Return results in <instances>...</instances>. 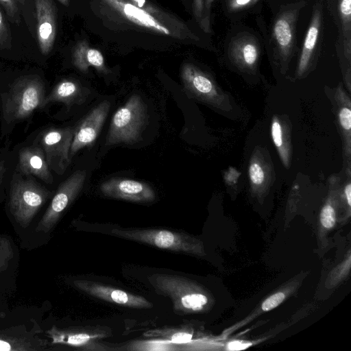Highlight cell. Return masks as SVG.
Returning <instances> with one entry per match:
<instances>
[{
	"label": "cell",
	"instance_id": "obj_1",
	"mask_svg": "<svg viewBox=\"0 0 351 351\" xmlns=\"http://www.w3.org/2000/svg\"><path fill=\"white\" fill-rule=\"evenodd\" d=\"M47 94L45 81L38 73L20 75L0 86L1 137L10 134L16 125L40 109Z\"/></svg>",
	"mask_w": 351,
	"mask_h": 351
},
{
	"label": "cell",
	"instance_id": "obj_2",
	"mask_svg": "<svg viewBox=\"0 0 351 351\" xmlns=\"http://www.w3.org/2000/svg\"><path fill=\"white\" fill-rule=\"evenodd\" d=\"M32 176L14 171L7 194L8 208L18 224L27 227L53 192Z\"/></svg>",
	"mask_w": 351,
	"mask_h": 351
},
{
	"label": "cell",
	"instance_id": "obj_3",
	"mask_svg": "<svg viewBox=\"0 0 351 351\" xmlns=\"http://www.w3.org/2000/svg\"><path fill=\"white\" fill-rule=\"evenodd\" d=\"M147 278L157 293L170 299L177 314L201 312L208 303L205 291L187 278L176 274H155Z\"/></svg>",
	"mask_w": 351,
	"mask_h": 351
},
{
	"label": "cell",
	"instance_id": "obj_4",
	"mask_svg": "<svg viewBox=\"0 0 351 351\" xmlns=\"http://www.w3.org/2000/svg\"><path fill=\"white\" fill-rule=\"evenodd\" d=\"M114 237L178 253L203 256L201 241L185 232L159 228H115Z\"/></svg>",
	"mask_w": 351,
	"mask_h": 351
},
{
	"label": "cell",
	"instance_id": "obj_5",
	"mask_svg": "<svg viewBox=\"0 0 351 351\" xmlns=\"http://www.w3.org/2000/svg\"><path fill=\"white\" fill-rule=\"evenodd\" d=\"M148 119L147 107L142 97L132 95L113 115L106 145L134 144L141 141Z\"/></svg>",
	"mask_w": 351,
	"mask_h": 351
},
{
	"label": "cell",
	"instance_id": "obj_6",
	"mask_svg": "<svg viewBox=\"0 0 351 351\" xmlns=\"http://www.w3.org/2000/svg\"><path fill=\"white\" fill-rule=\"evenodd\" d=\"M74 128H45L33 138L42 147L51 171L62 175L71 163L69 156Z\"/></svg>",
	"mask_w": 351,
	"mask_h": 351
},
{
	"label": "cell",
	"instance_id": "obj_7",
	"mask_svg": "<svg viewBox=\"0 0 351 351\" xmlns=\"http://www.w3.org/2000/svg\"><path fill=\"white\" fill-rule=\"evenodd\" d=\"M86 176L85 170H77L59 185L45 213L37 224L36 232L47 233L52 230L63 213L82 191Z\"/></svg>",
	"mask_w": 351,
	"mask_h": 351
},
{
	"label": "cell",
	"instance_id": "obj_8",
	"mask_svg": "<svg viewBox=\"0 0 351 351\" xmlns=\"http://www.w3.org/2000/svg\"><path fill=\"white\" fill-rule=\"evenodd\" d=\"M51 344L68 346L82 350H108L99 341L108 337L107 329L102 327L85 326L59 328L53 326L47 332Z\"/></svg>",
	"mask_w": 351,
	"mask_h": 351
},
{
	"label": "cell",
	"instance_id": "obj_9",
	"mask_svg": "<svg viewBox=\"0 0 351 351\" xmlns=\"http://www.w3.org/2000/svg\"><path fill=\"white\" fill-rule=\"evenodd\" d=\"M73 285L86 294L107 302L133 308H152L153 304L142 295L88 280H74Z\"/></svg>",
	"mask_w": 351,
	"mask_h": 351
},
{
	"label": "cell",
	"instance_id": "obj_10",
	"mask_svg": "<svg viewBox=\"0 0 351 351\" xmlns=\"http://www.w3.org/2000/svg\"><path fill=\"white\" fill-rule=\"evenodd\" d=\"M16 162L14 171L32 176L46 184L53 183V176L40 145L34 139L15 147Z\"/></svg>",
	"mask_w": 351,
	"mask_h": 351
},
{
	"label": "cell",
	"instance_id": "obj_11",
	"mask_svg": "<svg viewBox=\"0 0 351 351\" xmlns=\"http://www.w3.org/2000/svg\"><path fill=\"white\" fill-rule=\"evenodd\" d=\"M110 104L104 101L93 108L75 128L69 156L90 147L97 138L110 110Z\"/></svg>",
	"mask_w": 351,
	"mask_h": 351
},
{
	"label": "cell",
	"instance_id": "obj_12",
	"mask_svg": "<svg viewBox=\"0 0 351 351\" xmlns=\"http://www.w3.org/2000/svg\"><path fill=\"white\" fill-rule=\"evenodd\" d=\"M100 191L106 197L132 202L146 203L156 199L155 192L148 184L121 178H112L104 182Z\"/></svg>",
	"mask_w": 351,
	"mask_h": 351
},
{
	"label": "cell",
	"instance_id": "obj_13",
	"mask_svg": "<svg viewBox=\"0 0 351 351\" xmlns=\"http://www.w3.org/2000/svg\"><path fill=\"white\" fill-rule=\"evenodd\" d=\"M36 14V35L43 55L52 50L56 36V8L53 0H34Z\"/></svg>",
	"mask_w": 351,
	"mask_h": 351
},
{
	"label": "cell",
	"instance_id": "obj_14",
	"mask_svg": "<svg viewBox=\"0 0 351 351\" xmlns=\"http://www.w3.org/2000/svg\"><path fill=\"white\" fill-rule=\"evenodd\" d=\"M51 344L25 326L0 330V351H42L49 350Z\"/></svg>",
	"mask_w": 351,
	"mask_h": 351
},
{
	"label": "cell",
	"instance_id": "obj_15",
	"mask_svg": "<svg viewBox=\"0 0 351 351\" xmlns=\"http://www.w3.org/2000/svg\"><path fill=\"white\" fill-rule=\"evenodd\" d=\"M181 77L184 90L190 95L206 100H212L217 95L211 80L193 65L185 64Z\"/></svg>",
	"mask_w": 351,
	"mask_h": 351
},
{
	"label": "cell",
	"instance_id": "obj_16",
	"mask_svg": "<svg viewBox=\"0 0 351 351\" xmlns=\"http://www.w3.org/2000/svg\"><path fill=\"white\" fill-rule=\"evenodd\" d=\"M117 10L125 18L134 23L151 29L165 35H169V29L161 24L146 10L122 0H105Z\"/></svg>",
	"mask_w": 351,
	"mask_h": 351
},
{
	"label": "cell",
	"instance_id": "obj_17",
	"mask_svg": "<svg viewBox=\"0 0 351 351\" xmlns=\"http://www.w3.org/2000/svg\"><path fill=\"white\" fill-rule=\"evenodd\" d=\"M84 88L75 81L64 79L58 82L45 97L40 109H44L51 103H62L66 107L84 101Z\"/></svg>",
	"mask_w": 351,
	"mask_h": 351
},
{
	"label": "cell",
	"instance_id": "obj_18",
	"mask_svg": "<svg viewBox=\"0 0 351 351\" xmlns=\"http://www.w3.org/2000/svg\"><path fill=\"white\" fill-rule=\"evenodd\" d=\"M73 64L82 72H86L90 66H93L100 72L108 73L101 52L89 48L83 43L78 44L73 51Z\"/></svg>",
	"mask_w": 351,
	"mask_h": 351
},
{
	"label": "cell",
	"instance_id": "obj_19",
	"mask_svg": "<svg viewBox=\"0 0 351 351\" xmlns=\"http://www.w3.org/2000/svg\"><path fill=\"white\" fill-rule=\"evenodd\" d=\"M230 50L232 58L242 66L252 67L258 60V45L251 38L245 37L235 40Z\"/></svg>",
	"mask_w": 351,
	"mask_h": 351
},
{
	"label": "cell",
	"instance_id": "obj_20",
	"mask_svg": "<svg viewBox=\"0 0 351 351\" xmlns=\"http://www.w3.org/2000/svg\"><path fill=\"white\" fill-rule=\"evenodd\" d=\"M145 335L180 345L190 343L193 338V330L188 325L156 328L146 332Z\"/></svg>",
	"mask_w": 351,
	"mask_h": 351
},
{
	"label": "cell",
	"instance_id": "obj_21",
	"mask_svg": "<svg viewBox=\"0 0 351 351\" xmlns=\"http://www.w3.org/2000/svg\"><path fill=\"white\" fill-rule=\"evenodd\" d=\"M16 162L15 147L10 149L8 143L0 149V197L7 196Z\"/></svg>",
	"mask_w": 351,
	"mask_h": 351
},
{
	"label": "cell",
	"instance_id": "obj_22",
	"mask_svg": "<svg viewBox=\"0 0 351 351\" xmlns=\"http://www.w3.org/2000/svg\"><path fill=\"white\" fill-rule=\"evenodd\" d=\"M320 27V15L315 12L306 33L300 61L298 73L302 74L306 69L317 41Z\"/></svg>",
	"mask_w": 351,
	"mask_h": 351
},
{
	"label": "cell",
	"instance_id": "obj_23",
	"mask_svg": "<svg viewBox=\"0 0 351 351\" xmlns=\"http://www.w3.org/2000/svg\"><path fill=\"white\" fill-rule=\"evenodd\" d=\"M274 36L280 51L287 54L293 44V29L292 19L287 14L279 17L274 25Z\"/></svg>",
	"mask_w": 351,
	"mask_h": 351
},
{
	"label": "cell",
	"instance_id": "obj_24",
	"mask_svg": "<svg viewBox=\"0 0 351 351\" xmlns=\"http://www.w3.org/2000/svg\"><path fill=\"white\" fill-rule=\"evenodd\" d=\"M0 4L5 10L8 16L12 22L19 24L25 0H0Z\"/></svg>",
	"mask_w": 351,
	"mask_h": 351
},
{
	"label": "cell",
	"instance_id": "obj_25",
	"mask_svg": "<svg viewBox=\"0 0 351 351\" xmlns=\"http://www.w3.org/2000/svg\"><path fill=\"white\" fill-rule=\"evenodd\" d=\"M271 137L277 147L280 157L285 164L288 162V156L283 147L282 129L280 123L276 119H274L271 128Z\"/></svg>",
	"mask_w": 351,
	"mask_h": 351
},
{
	"label": "cell",
	"instance_id": "obj_26",
	"mask_svg": "<svg viewBox=\"0 0 351 351\" xmlns=\"http://www.w3.org/2000/svg\"><path fill=\"white\" fill-rule=\"evenodd\" d=\"M14 250L10 240L0 234V271L5 270L13 258Z\"/></svg>",
	"mask_w": 351,
	"mask_h": 351
},
{
	"label": "cell",
	"instance_id": "obj_27",
	"mask_svg": "<svg viewBox=\"0 0 351 351\" xmlns=\"http://www.w3.org/2000/svg\"><path fill=\"white\" fill-rule=\"evenodd\" d=\"M320 223L326 230H330L334 227L336 221V214L334 207L329 203H327L322 208L320 213Z\"/></svg>",
	"mask_w": 351,
	"mask_h": 351
},
{
	"label": "cell",
	"instance_id": "obj_28",
	"mask_svg": "<svg viewBox=\"0 0 351 351\" xmlns=\"http://www.w3.org/2000/svg\"><path fill=\"white\" fill-rule=\"evenodd\" d=\"M11 45V35L6 21L0 10V49H8Z\"/></svg>",
	"mask_w": 351,
	"mask_h": 351
},
{
	"label": "cell",
	"instance_id": "obj_29",
	"mask_svg": "<svg viewBox=\"0 0 351 351\" xmlns=\"http://www.w3.org/2000/svg\"><path fill=\"white\" fill-rule=\"evenodd\" d=\"M248 172L250 180L253 184L258 186L263 184L265 180V173L258 162H252Z\"/></svg>",
	"mask_w": 351,
	"mask_h": 351
},
{
	"label": "cell",
	"instance_id": "obj_30",
	"mask_svg": "<svg viewBox=\"0 0 351 351\" xmlns=\"http://www.w3.org/2000/svg\"><path fill=\"white\" fill-rule=\"evenodd\" d=\"M283 292H277L267 298L262 304L261 308L263 311H269L280 305L285 298Z\"/></svg>",
	"mask_w": 351,
	"mask_h": 351
},
{
	"label": "cell",
	"instance_id": "obj_31",
	"mask_svg": "<svg viewBox=\"0 0 351 351\" xmlns=\"http://www.w3.org/2000/svg\"><path fill=\"white\" fill-rule=\"evenodd\" d=\"M339 10L341 19L346 27L350 29L351 21V0H339Z\"/></svg>",
	"mask_w": 351,
	"mask_h": 351
},
{
	"label": "cell",
	"instance_id": "obj_32",
	"mask_svg": "<svg viewBox=\"0 0 351 351\" xmlns=\"http://www.w3.org/2000/svg\"><path fill=\"white\" fill-rule=\"evenodd\" d=\"M339 119L341 127L350 132L351 128V110L348 107H343L339 112Z\"/></svg>",
	"mask_w": 351,
	"mask_h": 351
},
{
	"label": "cell",
	"instance_id": "obj_33",
	"mask_svg": "<svg viewBox=\"0 0 351 351\" xmlns=\"http://www.w3.org/2000/svg\"><path fill=\"white\" fill-rule=\"evenodd\" d=\"M258 0H230L228 6L231 10H239L252 5Z\"/></svg>",
	"mask_w": 351,
	"mask_h": 351
},
{
	"label": "cell",
	"instance_id": "obj_34",
	"mask_svg": "<svg viewBox=\"0 0 351 351\" xmlns=\"http://www.w3.org/2000/svg\"><path fill=\"white\" fill-rule=\"evenodd\" d=\"M252 345L250 342H245L242 341H232L228 343V350H242L250 347Z\"/></svg>",
	"mask_w": 351,
	"mask_h": 351
},
{
	"label": "cell",
	"instance_id": "obj_35",
	"mask_svg": "<svg viewBox=\"0 0 351 351\" xmlns=\"http://www.w3.org/2000/svg\"><path fill=\"white\" fill-rule=\"evenodd\" d=\"M344 193L346 195V198L347 200V203L349 206L351 205V184L349 183L348 184L345 189H344Z\"/></svg>",
	"mask_w": 351,
	"mask_h": 351
},
{
	"label": "cell",
	"instance_id": "obj_36",
	"mask_svg": "<svg viewBox=\"0 0 351 351\" xmlns=\"http://www.w3.org/2000/svg\"><path fill=\"white\" fill-rule=\"evenodd\" d=\"M133 1L137 4V6L141 8H142V7L143 6V5L145 3V0H133Z\"/></svg>",
	"mask_w": 351,
	"mask_h": 351
},
{
	"label": "cell",
	"instance_id": "obj_37",
	"mask_svg": "<svg viewBox=\"0 0 351 351\" xmlns=\"http://www.w3.org/2000/svg\"><path fill=\"white\" fill-rule=\"evenodd\" d=\"M59 2H60L64 5L67 6L69 3V0H58Z\"/></svg>",
	"mask_w": 351,
	"mask_h": 351
}]
</instances>
